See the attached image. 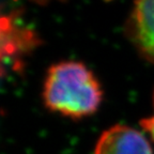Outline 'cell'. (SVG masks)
<instances>
[{
  "instance_id": "obj_1",
  "label": "cell",
  "mask_w": 154,
  "mask_h": 154,
  "mask_svg": "<svg viewBox=\"0 0 154 154\" xmlns=\"http://www.w3.org/2000/svg\"><path fill=\"white\" fill-rule=\"evenodd\" d=\"M43 96L51 110L82 118L97 109L102 101V90L92 72L82 63L64 61L48 70Z\"/></svg>"
},
{
  "instance_id": "obj_3",
  "label": "cell",
  "mask_w": 154,
  "mask_h": 154,
  "mask_svg": "<svg viewBox=\"0 0 154 154\" xmlns=\"http://www.w3.org/2000/svg\"><path fill=\"white\" fill-rule=\"evenodd\" d=\"M133 27L140 51L154 61V0H136Z\"/></svg>"
},
{
  "instance_id": "obj_2",
  "label": "cell",
  "mask_w": 154,
  "mask_h": 154,
  "mask_svg": "<svg viewBox=\"0 0 154 154\" xmlns=\"http://www.w3.org/2000/svg\"><path fill=\"white\" fill-rule=\"evenodd\" d=\"M94 154H153L149 141L135 128L115 125L102 134Z\"/></svg>"
},
{
  "instance_id": "obj_4",
  "label": "cell",
  "mask_w": 154,
  "mask_h": 154,
  "mask_svg": "<svg viewBox=\"0 0 154 154\" xmlns=\"http://www.w3.org/2000/svg\"><path fill=\"white\" fill-rule=\"evenodd\" d=\"M141 125L143 126L144 130L150 134L152 139L154 140V115L151 116V117H149V118L144 119V120H142Z\"/></svg>"
}]
</instances>
